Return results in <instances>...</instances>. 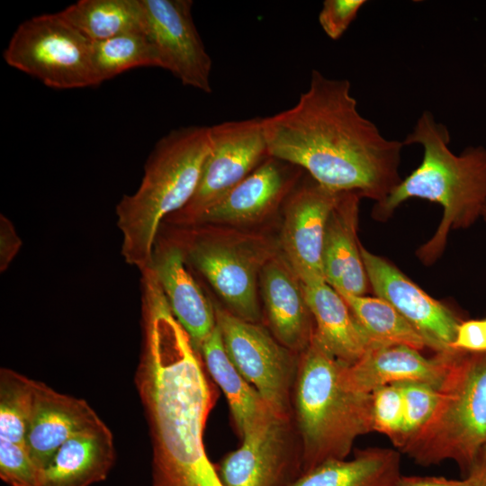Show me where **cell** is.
Segmentation results:
<instances>
[{
    "label": "cell",
    "instance_id": "1",
    "mask_svg": "<svg viewBox=\"0 0 486 486\" xmlns=\"http://www.w3.org/2000/svg\"><path fill=\"white\" fill-rule=\"evenodd\" d=\"M269 156L306 171L335 192L379 202L400 184L403 141L385 138L364 117L346 79L313 69L292 108L263 118Z\"/></svg>",
    "mask_w": 486,
    "mask_h": 486
},
{
    "label": "cell",
    "instance_id": "2",
    "mask_svg": "<svg viewBox=\"0 0 486 486\" xmlns=\"http://www.w3.org/2000/svg\"><path fill=\"white\" fill-rule=\"evenodd\" d=\"M450 140L446 126L436 122L431 112L423 111L402 140L405 146L422 148L421 163L385 199L375 202L372 211L373 218L382 221L411 198L442 207L436 232L416 253L424 265L434 264L446 248L449 232L472 225L486 204V148L468 147L457 155L450 150Z\"/></svg>",
    "mask_w": 486,
    "mask_h": 486
},
{
    "label": "cell",
    "instance_id": "3",
    "mask_svg": "<svg viewBox=\"0 0 486 486\" xmlns=\"http://www.w3.org/2000/svg\"><path fill=\"white\" fill-rule=\"evenodd\" d=\"M210 148V126L181 127L156 143L139 188L115 209L121 253L128 265L140 272L151 266L161 227L194 194Z\"/></svg>",
    "mask_w": 486,
    "mask_h": 486
},
{
    "label": "cell",
    "instance_id": "4",
    "mask_svg": "<svg viewBox=\"0 0 486 486\" xmlns=\"http://www.w3.org/2000/svg\"><path fill=\"white\" fill-rule=\"evenodd\" d=\"M344 364L314 336L299 355L292 418L302 473L329 460L346 459L356 438L374 431L372 394L346 388Z\"/></svg>",
    "mask_w": 486,
    "mask_h": 486
},
{
    "label": "cell",
    "instance_id": "5",
    "mask_svg": "<svg viewBox=\"0 0 486 486\" xmlns=\"http://www.w3.org/2000/svg\"><path fill=\"white\" fill-rule=\"evenodd\" d=\"M486 443V352L454 350L436 410L399 451L421 466L454 462L465 476Z\"/></svg>",
    "mask_w": 486,
    "mask_h": 486
},
{
    "label": "cell",
    "instance_id": "6",
    "mask_svg": "<svg viewBox=\"0 0 486 486\" xmlns=\"http://www.w3.org/2000/svg\"><path fill=\"white\" fill-rule=\"evenodd\" d=\"M167 230L188 266L204 277L226 309L242 320L260 323L259 276L280 252L278 239L263 231L223 226Z\"/></svg>",
    "mask_w": 486,
    "mask_h": 486
},
{
    "label": "cell",
    "instance_id": "7",
    "mask_svg": "<svg viewBox=\"0 0 486 486\" xmlns=\"http://www.w3.org/2000/svg\"><path fill=\"white\" fill-rule=\"evenodd\" d=\"M92 42L59 12L22 22L4 51L5 62L56 89L99 85L91 55Z\"/></svg>",
    "mask_w": 486,
    "mask_h": 486
},
{
    "label": "cell",
    "instance_id": "8",
    "mask_svg": "<svg viewBox=\"0 0 486 486\" xmlns=\"http://www.w3.org/2000/svg\"><path fill=\"white\" fill-rule=\"evenodd\" d=\"M214 304L216 323L230 360L276 414L292 417L299 355L260 323L242 320Z\"/></svg>",
    "mask_w": 486,
    "mask_h": 486
},
{
    "label": "cell",
    "instance_id": "9",
    "mask_svg": "<svg viewBox=\"0 0 486 486\" xmlns=\"http://www.w3.org/2000/svg\"><path fill=\"white\" fill-rule=\"evenodd\" d=\"M210 137L211 148L195 193L164 221L168 226H186L270 157L260 117L210 126Z\"/></svg>",
    "mask_w": 486,
    "mask_h": 486
},
{
    "label": "cell",
    "instance_id": "10",
    "mask_svg": "<svg viewBox=\"0 0 486 486\" xmlns=\"http://www.w3.org/2000/svg\"><path fill=\"white\" fill-rule=\"evenodd\" d=\"M215 464L222 486H290L302 474L300 438L292 417L274 412Z\"/></svg>",
    "mask_w": 486,
    "mask_h": 486
},
{
    "label": "cell",
    "instance_id": "11",
    "mask_svg": "<svg viewBox=\"0 0 486 486\" xmlns=\"http://www.w3.org/2000/svg\"><path fill=\"white\" fill-rule=\"evenodd\" d=\"M340 193L320 185L309 176L297 183L283 204L280 252L304 285L326 282L324 236Z\"/></svg>",
    "mask_w": 486,
    "mask_h": 486
},
{
    "label": "cell",
    "instance_id": "12",
    "mask_svg": "<svg viewBox=\"0 0 486 486\" xmlns=\"http://www.w3.org/2000/svg\"><path fill=\"white\" fill-rule=\"evenodd\" d=\"M361 255L371 291L390 303L436 354L452 352L460 320L445 304L429 296L387 259L363 245Z\"/></svg>",
    "mask_w": 486,
    "mask_h": 486
},
{
    "label": "cell",
    "instance_id": "13",
    "mask_svg": "<svg viewBox=\"0 0 486 486\" xmlns=\"http://www.w3.org/2000/svg\"><path fill=\"white\" fill-rule=\"evenodd\" d=\"M145 32L156 45L163 68L184 86L211 93L212 58L195 27L191 0H141Z\"/></svg>",
    "mask_w": 486,
    "mask_h": 486
},
{
    "label": "cell",
    "instance_id": "14",
    "mask_svg": "<svg viewBox=\"0 0 486 486\" xmlns=\"http://www.w3.org/2000/svg\"><path fill=\"white\" fill-rule=\"evenodd\" d=\"M300 167L268 157L222 198L186 226H223L238 229L270 219L283 206L300 181Z\"/></svg>",
    "mask_w": 486,
    "mask_h": 486
},
{
    "label": "cell",
    "instance_id": "15",
    "mask_svg": "<svg viewBox=\"0 0 486 486\" xmlns=\"http://www.w3.org/2000/svg\"><path fill=\"white\" fill-rule=\"evenodd\" d=\"M151 267L173 315L199 352L216 327L214 304L193 276L180 246L162 230L153 249Z\"/></svg>",
    "mask_w": 486,
    "mask_h": 486
},
{
    "label": "cell",
    "instance_id": "16",
    "mask_svg": "<svg viewBox=\"0 0 486 486\" xmlns=\"http://www.w3.org/2000/svg\"><path fill=\"white\" fill-rule=\"evenodd\" d=\"M259 289L269 331L300 355L310 345L315 325L302 283L281 252L262 269Z\"/></svg>",
    "mask_w": 486,
    "mask_h": 486
},
{
    "label": "cell",
    "instance_id": "17",
    "mask_svg": "<svg viewBox=\"0 0 486 486\" xmlns=\"http://www.w3.org/2000/svg\"><path fill=\"white\" fill-rule=\"evenodd\" d=\"M104 423L85 400L60 393L36 381L25 446L41 471L68 439Z\"/></svg>",
    "mask_w": 486,
    "mask_h": 486
},
{
    "label": "cell",
    "instance_id": "18",
    "mask_svg": "<svg viewBox=\"0 0 486 486\" xmlns=\"http://www.w3.org/2000/svg\"><path fill=\"white\" fill-rule=\"evenodd\" d=\"M452 352L436 354L428 358L421 351L408 346L376 347L356 363L344 364L342 382L346 389L366 394H372L380 387L403 382H419L439 389Z\"/></svg>",
    "mask_w": 486,
    "mask_h": 486
},
{
    "label": "cell",
    "instance_id": "19",
    "mask_svg": "<svg viewBox=\"0 0 486 486\" xmlns=\"http://www.w3.org/2000/svg\"><path fill=\"white\" fill-rule=\"evenodd\" d=\"M361 198L356 192H341L326 226L323 274L339 293L366 295L371 291L357 238Z\"/></svg>",
    "mask_w": 486,
    "mask_h": 486
},
{
    "label": "cell",
    "instance_id": "20",
    "mask_svg": "<svg viewBox=\"0 0 486 486\" xmlns=\"http://www.w3.org/2000/svg\"><path fill=\"white\" fill-rule=\"evenodd\" d=\"M303 285L313 317L314 337L346 365L377 346L360 327L343 297L328 283Z\"/></svg>",
    "mask_w": 486,
    "mask_h": 486
},
{
    "label": "cell",
    "instance_id": "21",
    "mask_svg": "<svg viewBox=\"0 0 486 486\" xmlns=\"http://www.w3.org/2000/svg\"><path fill=\"white\" fill-rule=\"evenodd\" d=\"M114 461L113 436L104 423L64 443L40 471L39 486H90L106 479Z\"/></svg>",
    "mask_w": 486,
    "mask_h": 486
},
{
    "label": "cell",
    "instance_id": "22",
    "mask_svg": "<svg viewBox=\"0 0 486 486\" xmlns=\"http://www.w3.org/2000/svg\"><path fill=\"white\" fill-rule=\"evenodd\" d=\"M199 354L208 374L227 398L240 437L264 422L274 412L230 360L217 323L201 345Z\"/></svg>",
    "mask_w": 486,
    "mask_h": 486
},
{
    "label": "cell",
    "instance_id": "23",
    "mask_svg": "<svg viewBox=\"0 0 486 486\" xmlns=\"http://www.w3.org/2000/svg\"><path fill=\"white\" fill-rule=\"evenodd\" d=\"M401 475L398 450L368 447L357 450L350 460L324 462L290 486H397Z\"/></svg>",
    "mask_w": 486,
    "mask_h": 486
},
{
    "label": "cell",
    "instance_id": "24",
    "mask_svg": "<svg viewBox=\"0 0 486 486\" xmlns=\"http://www.w3.org/2000/svg\"><path fill=\"white\" fill-rule=\"evenodd\" d=\"M59 14L91 42L145 32L141 0H79Z\"/></svg>",
    "mask_w": 486,
    "mask_h": 486
},
{
    "label": "cell",
    "instance_id": "25",
    "mask_svg": "<svg viewBox=\"0 0 486 486\" xmlns=\"http://www.w3.org/2000/svg\"><path fill=\"white\" fill-rule=\"evenodd\" d=\"M339 294L377 346L403 345L418 351L428 347L421 335L384 300L377 296Z\"/></svg>",
    "mask_w": 486,
    "mask_h": 486
},
{
    "label": "cell",
    "instance_id": "26",
    "mask_svg": "<svg viewBox=\"0 0 486 486\" xmlns=\"http://www.w3.org/2000/svg\"><path fill=\"white\" fill-rule=\"evenodd\" d=\"M91 55L99 84L138 67L163 68L159 52L145 32L92 42Z\"/></svg>",
    "mask_w": 486,
    "mask_h": 486
},
{
    "label": "cell",
    "instance_id": "27",
    "mask_svg": "<svg viewBox=\"0 0 486 486\" xmlns=\"http://www.w3.org/2000/svg\"><path fill=\"white\" fill-rule=\"evenodd\" d=\"M36 381L9 368L0 371V437L25 444Z\"/></svg>",
    "mask_w": 486,
    "mask_h": 486
},
{
    "label": "cell",
    "instance_id": "28",
    "mask_svg": "<svg viewBox=\"0 0 486 486\" xmlns=\"http://www.w3.org/2000/svg\"><path fill=\"white\" fill-rule=\"evenodd\" d=\"M397 384L400 389L404 405V428L401 444L398 449L400 451L433 415L438 400V389L419 382H403Z\"/></svg>",
    "mask_w": 486,
    "mask_h": 486
},
{
    "label": "cell",
    "instance_id": "29",
    "mask_svg": "<svg viewBox=\"0 0 486 486\" xmlns=\"http://www.w3.org/2000/svg\"><path fill=\"white\" fill-rule=\"evenodd\" d=\"M373 430L386 436L399 449L404 428V405L397 383L378 388L372 393Z\"/></svg>",
    "mask_w": 486,
    "mask_h": 486
},
{
    "label": "cell",
    "instance_id": "30",
    "mask_svg": "<svg viewBox=\"0 0 486 486\" xmlns=\"http://www.w3.org/2000/svg\"><path fill=\"white\" fill-rule=\"evenodd\" d=\"M40 470L25 444L0 437V478L9 486H39Z\"/></svg>",
    "mask_w": 486,
    "mask_h": 486
},
{
    "label": "cell",
    "instance_id": "31",
    "mask_svg": "<svg viewBox=\"0 0 486 486\" xmlns=\"http://www.w3.org/2000/svg\"><path fill=\"white\" fill-rule=\"evenodd\" d=\"M364 0H325L319 14V22L326 35L338 40L356 19Z\"/></svg>",
    "mask_w": 486,
    "mask_h": 486
},
{
    "label": "cell",
    "instance_id": "32",
    "mask_svg": "<svg viewBox=\"0 0 486 486\" xmlns=\"http://www.w3.org/2000/svg\"><path fill=\"white\" fill-rule=\"evenodd\" d=\"M22 239L18 236L12 221L4 214H0V272H4L22 247Z\"/></svg>",
    "mask_w": 486,
    "mask_h": 486
},
{
    "label": "cell",
    "instance_id": "33",
    "mask_svg": "<svg viewBox=\"0 0 486 486\" xmlns=\"http://www.w3.org/2000/svg\"><path fill=\"white\" fill-rule=\"evenodd\" d=\"M397 486H472L469 478L451 480L436 476H406L401 475Z\"/></svg>",
    "mask_w": 486,
    "mask_h": 486
},
{
    "label": "cell",
    "instance_id": "34",
    "mask_svg": "<svg viewBox=\"0 0 486 486\" xmlns=\"http://www.w3.org/2000/svg\"><path fill=\"white\" fill-rule=\"evenodd\" d=\"M465 477L469 478L472 486H486V443L480 450L471 471Z\"/></svg>",
    "mask_w": 486,
    "mask_h": 486
},
{
    "label": "cell",
    "instance_id": "35",
    "mask_svg": "<svg viewBox=\"0 0 486 486\" xmlns=\"http://www.w3.org/2000/svg\"><path fill=\"white\" fill-rule=\"evenodd\" d=\"M482 216L483 217V219H484L485 221H486V204H485L484 207H483V210H482Z\"/></svg>",
    "mask_w": 486,
    "mask_h": 486
},
{
    "label": "cell",
    "instance_id": "36",
    "mask_svg": "<svg viewBox=\"0 0 486 486\" xmlns=\"http://www.w3.org/2000/svg\"><path fill=\"white\" fill-rule=\"evenodd\" d=\"M482 324H483L484 334H485V338H486V319L482 320Z\"/></svg>",
    "mask_w": 486,
    "mask_h": 486
}]
</instances>
